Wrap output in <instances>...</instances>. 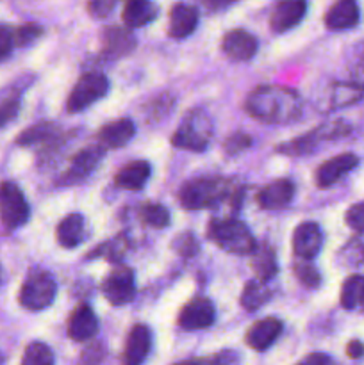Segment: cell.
I'll return each mask as SVG.
<instances>
[{"label": "cell", "mask_w": 364, "mask_h": 365, "mask_svg": "<svg viewBox=\"0 0 364 365\" xmlns=\"http://www.w3.org/2000/svg\"><path fill=\"white\" fill-rule=\"evenodd\" d=\"M239 355L236 351H221L206 360L203 365H238Z\"/></svg>", "instance_id": "obj_44"}, {"label": "cell", "mask_w": 364, "mask_h": 365, "mask_svg": "<svg viewBox=\"0 0 364 365\" xmlns=\"http://www.w3.org/2000/svg\"><path fill=\"white\" fill-rule=\"evenodd\" d=\"M86 234V221L84 216L79 212L68 214L59 225H57L56 237L63 248H77L82 242Z\"/></svg>", "instance_id": "obj_24"}, {"label": "cell", "mask_w": 364, "mask_h": 365, "mask_svg": "<svg viewBox=\"0 0 364 365\" xmlns=\"http://www.w3.org/2000/svg\"><path fill=\"white\" fill-rule=\"evenodd\" d=\"M257 38L243 29H234L227 32L221 41V50L231 57L232 61H248L257 53Z\"/></svg>", "instance_id": "obj_14"}, {"label": "cell", "mask_w": 364, "mask_h": 365, "mask_svg": "<svg viewBox=\"0 0 364 365\" xmlns=\"http://www.w3.org/2000/svg\"><path fill=\"white\" fill-rule=\"evenodd\" d=\"M359 6L352 0H341L335 2L325 14V25L330 31H345V29L353 27L359 21Z\"/></svg>", "instance_id": "obj_22"}, {"label": "cell", "mask_w": 364, "mask_h": 365, "mask_svg": "<svg viewBox=\"0 0 364 365\" xmlns=\"http://www.w3.org/2000/svg\"><path fill=\"white\" fill-rule=\"evenodd\" d=\"M246 113L261 123H293L302 114V100L298 93L282 86H259L245 102Z\"/></svg>", "instance_id": "obj_1"}, {"label": "cell", "mask_w": 364, "mask_h": 365, "mask_svg": "<svg viewBox=\"0 0 364 365\" xmlns=\"http://www.w3.org/2000/svg\"><path fill=\"white\" fill-rule=\"evenodd\" d=\"M363 88L359 84H335L334 93H332V107L338 109V107L355 103L363 96Z\"/></svg>", "instance_id": "obj_32"}, {"label": "cell", "mask_w": 364, "mask_h": 365, "mask_svg": "<svg viewBox=\"0 0 364 365\" xmlns=\"http://www.w3.org/2000/svg\"><path fill=\"white\" fill-rule=\"evenodd\" d=\"M295 277L307 287H318L321 284V277L314 266L307 262H300L295 266Z\"/></svg>", "instance_id": "obj_36"}, {"label": "cell", "mask_w": 364, "mask_h": 365, "mask_svg": "<svg viewBox=\"0 0 364 365\" xmlns=\"http://www.w3.org/2000/svg\"><path fill=\"white\" fill-rule=\"evenodd\" d=\"M271 298V292L263 282H248L241 292V307L245 310H259Z\"/></svg>", "instance_id": "obj_30"}, {"label": "cell", "mask_w": 364, "mask_h": 365, "mask_svg": "<svg viewBox=\"0 0 364 365\" xmlns=\"http://www.w3.org/2000/svg\"><path fill=\"white\" fill-rule=\"evenodd\" d=\"M57 294V284L46 271H32L20 289V305L38 312L49 309Z\"/></svg>", "instance_id": "obj_5"}, {"label": "cell", "mask_w": 364, "mask_h": 365, "mask_svg": "<svg viewBox=\"0 0 364 365\" xmlns=\"http://www.w3.org/2000/svg\"><path fill=\"white\" fill-rule=\"evenodd\" d=\"M348 125H345L343 121H335V123L321 125L316 130L309 132L305 135H300V138L293 139V141L285 143V145L278 146V152L285 153V155H303V153H309L316 148V145L323 141H330V139L343 138L345 134H348Z\"/></svg>", "instance_id": "obj_8"}, {"label": "cell", "mask_w": 364, "mask_h": 365, "mask_svg": "<svg viewBox=\"0 0 364 365\" xmlns=\"http://www.w3.org/2000/svg\"><path fill=\"white\" fill-rule=\"evenodd\" d=\"M159 13V7L153 2H146V0H131L125 4L123 13H121V20H123L125 27L138 29L145 27L150 21H153Z\"/></svg>", "instance_id": "obj_25"}, {"label": "cell", "mask_w": 364, "mask_h": 365, "mask_svg": "<svg viewBox=\"0 0 364 365\" xmlns=\"http://www.w3.org/2000/svg\"><path fill=\"white\" fill-rule=\"evenodd\" d=\"M282 323L277 317H266L252 324L246 334V344L256 351H266L280 337Z\"/></svg>", "instance_id": "obj_18"}, {"label": "cell", "mask_w": 364, "mask_h": 365, "mask_svg": "<svg viewBox=\"0 0 364 365\" xmlns=\"http://www.w3.org/2000/svg\"><path fill=\"white\" fill-rule=\"evenodd\" d=\"M54 353L43 342H31L25 348L24 359H21V365H54Z\"/></svg>", "instance_id": "obj_31"}, {"label": "cell", "mask_w": 364, "mask_h": 365, "mask_svg": "<svg viewBox=\"0 0 364 365\" xmlns=\"http://www.w3.org/2000/svg\"><path fill=\"white\" fill-rule=\"evenodd\" d=\"M125 252H127V239H125L123 235H120V237L113 239V241H107L106 245H102L98 250H95V255L106 257L111 262H118V260L125 255Z\"/></svg>", "instance_id": "obj_34"}, {"label": "cell", "mask_w": 364, "mask_h": 365, "mask_svg": "<svg viewBox=\"0 0 364 365\" xmlns=\"http://www.w3.org/2000/svg\"><path fill=\"white\" fill-rule=\"evenodd\" d=\"M321 246H323V234H321V228L318 227V223L305 221L295 228L293 252L298 259L313 260L321 252Z\"/></svg>", "instance_id": "obj_11"}, {"label": "cell", "mask_w": 364, "mask_h": 365, "mask_svg": "<svg viewBox=\"0 0 364 365\" xmlns=\"http://www.w3.org/2000/svg\"><path fill=\"white\" fill-rule=\"evenodd\" d=\"M109 91V78L100 71H89L84 73L74 86L71 93L68 95L66 109L70 113H81L88 109L95 102L107 95Z\"/></svg>", "instance_id": "obj_6"}, {"label": "cell", "mask_w": 364, "mask_h": 365, "mask_svg": "<svg viewBox=\"0 0 364 365\" xmlns=\"http://www.w3.org/2000/svg\"><path fill=\"white\" fill-rule=\"evenodd\" d=\"M341 305L346 310H357L364 307V277L352 274L341 287Z\"/></svg>", "instance_id": "obj_29"}, {"label": "cell", "mask_w": 364, "mask_h": 365, "mask_svg": "<svg viewBox=\"0 0 364 365\" xmlns=\"http://www.w3.org/2000/svg\"><path fill=\"white\" fill-rule=\"evenodd\" d=\"M98 331V319L89 305H79L68 321V337L75 342H86Z\"/></svg>", "instance_id": "obj_15"}, {"label": "cell", "mask_w": 364, "mask_h": 365, "mask_svg": "<svg viewBox=\"0 0 364 365\" xmlns=\"http://www.w3.org/2000/svg\"><path fill=\"white\" fill-rule=\"evenodd\" d=\"M231 196V185L223 178L203 177L193 178L182 185L178 202L188 210H200L216 207Z\"/></svg>", "instance_id": "obj_2"}, {"label": "cell", "mask_w": 364, "mask_h": 365, "mask_svg": "<svg viewBox=\"0 0 364 365\" xmlns=\"http://www.w3.org/2000/svg\"><path fill=\"white\" fill-rule=\"evenodd\" d=\"M213 138V123L203 110H191L178 125L177 132L171 138L175 148L189 150V152H203Z\"/></svg>", "instance_id": "obj_4"}, {"label": "cell", "mask_w": 364, "mask_h": 365, "mask_svg": "<svg viewBox=\"0 0 364 365\" xmlns=\"http://www.w3.org/2000/svg\"><path fill=\"white\" fill-rule=\"evenodd\" d=\"M29 214H31V209L21 189L13 182H2L0 184V220L6 225V228L14 230L25 225Z\"/></svg>", "instance_id": "obj_7"}, {"label": "cell", "mask_w": 364, "mask_h": 365, "mask_svg": "<svg viewBox=\"0 0 364 365\" xmlns=\"http://www.w3.org/2000/svg\"><path fill=\"white\" fill-rule=\"evenodd\" d=\"M250 146H252V138L243 132H236L223 143V150L227 152V155H238V153L248 150Z\"/></svg>", "instance_id": "obj_37"}, {"label": "cell", "mask_w": 364, "mask_h": 365, "mask_svg": "<svg viewBox=\"0 0 364 365\" xmlns=\"http://www.w3.org/2000/svg\"><path fill=\"white\" fill-rule=\"evenodd\" d=\"M0 364H2V355H0Z\"/></svg>", "instance_id": "obj_49"}, {"label": "cell", "mask_w": 364, "mask_h": 365, "mask_svg": "<svg viewBox=\"0 0 364 365\" xmlns=\"http://www.w3.org/2000/svg\"><path fill=\"white\" fill-rule=\"evenodd\" d=\"M152 175V166L146 160H132L127 166L121 168L118 175L114 177L118 187L127 189V191H139L145 187Z\"/></svg>", "instance_id": "obj_21"}, {"label": "cell", "mask_w": 364, "mask_h": 365, "mask_svg": "<svg viewBox=\"0 0 364 365\" xmlns=\"http://www.w3.org/2000/svg\"><path fill=\"white\" fill-rule=\"evenodd\" d=\"M296 365H335V362L330 356L325 355V353H310V355H307L302 362Z\"/></svg>", "instance_id": "obj_45"}, {"label": "cell", "mask_w": 364, "mask_h": 365, "mask_svg": "<svg viewBox=\"0 0 364 365\" xmlns=\"http://www.w3.org/2000/svg\"><path fill=\"white\" fill-rule=\"evenodd\" d=\"M346 353H348L350 359H360L364 355V344L359 341H352L346 346Z\"/></svg>", "instance_id": "obj_46"}, {"label": "cell", "mask_w": 364, "mask_h": 365, "mask_svg": "<svg viewBox=\"0 0 364 365\" xmlns=\"http://www.w3.org/2000/svg\"><path fill=\"white\" fill-rule=\"evenodd\" d=\"M175 250H177L181 255L184 257H191L198 252V241L193 237L191 234H182L175 239Z\"/></svg>", "instance_id": "obj_41"}, {"label": "cell", "mask_w": 364, "mask_h": 365, "mask_svg": "<svg viewBox=\"0 0 364 365\" xmlns=\"http://www.w3.org/2000/svg\"><path fill=\"white\" fill-rule=\"evenodd\" d=\"M141 220L145 221L148 227L153 228H164L170 225V212L161 203H148L141 209Z\"/></svg>", "instance_id": "obj_33"}, {"label": "cell", "mask_w": 364, "mask_h": 365, "mask_svg": "<svg viewBox=\"0 0 364 365\" xmlns=\"http://www.w3.org/2000/svg\"><path fill=\"white\" fill-rule=\"evenodd\" d=\"M346 225L357 232H364V203H355L346 210Z\"/></svg>", "instance_id": "obj_40"}, {"label": "cell", "mask_w": 364, "mask_h": 365, "mask_svg": "<svg viewBox=\"0 0 364 365\" xmlns=\"http://www.w3.org/2000/svg\"><path fill=\"white\" fill-rule=\"evenodd\" d=\"M102 292L107 302L114 307H121L125 303H131L136 294L134 273L128 267H116L111 271L109 277L103 280Z\"/></svg>", "instance_id": "obj_9"}, {"label": "cell", "mask_w": 364, "mask_h": 365, "mask_svg": "<svg viewBox=\"0 0 364 365\" xmlns=\"http://www.w3.org/2000/svg\"><path fill=\"white\" fill-rule=\"evenodd\" d=\"M198 25V11L195 6H189V4H175L170 11V32L171 38L182 39L188 38L189 34H193Z\"/></svg>", "instance_id": "obj_19"}, {"label": "cell", "mask_w": 364, "mask_h": 365, "mask_svg": "<svg viewBox=\"0 0 364 365\" xmlns=\"http://www.w3.org/2000/svg\"><path fill=\"white\" fill-rule=\"evenodd\" d=\"M152 348V334L145 324H136L128 331L127 342H125L121 365H143Z\"/></svg>", "instance_id": "obj_12"}, {"label": "cell", "mask_w": 364, "mask_h": 365, "mask_svg": "<svg viewBox=\"0 0 364 365\" xmlns=\"http://www.w3.org/2000/svg\"><path fill=\"white\" fill-rule=\"evenodd\" d=\"M114 6L116 4L113 0H93V2L88 4V11L91 13V16L106 18L114 9Z\"/></svg>", "instance_id": "obj_42"}, {"label": "cell", "mask_w": 364, "mask_h": 365, "mask_svg": "<svg viewBox=\"0 0 364 365\" xmlns=\"http://www.w3.org/2000/svg\"><path fill=\"white\" fill-rule=\"evenodd\" d=\"M173 365H202V364L193 362V360H184V362H177V364H173Z\"/></svg>", "instance_id": "obj_47"}, {"label": "cell", "mask_w": 364, "mask_h": 365, "mask_svg": "<svg viewBox=\"0 0 364 365\" xmlns=\"http://www.w3.org/2000/svg\"><path fill=\"white\" fill-rule=\"evenodd\" d=\"M207 235L213 239L221 250L234 255H252L257 248L256 239L243 221L236 217L213 220L207 227Z\"/></svg>", "instance_id": "obj_3"}, {"label": "cell", "mask_w": 364, "mask_h": 365, "mask_svg": "<svg viewBox=\"0 0 364 365\" xmlns=\"http://www.w3.org/2000/svg\"><path fill=\"white\" fill-rule=\"evenodd\" d=\"M252 269L256 273V277L259 278V282H270L271 278L277 277L278 264L277 257L271 246L261 245L253 250L252 253Z\"/></svg>", "instance_id": "obj_27"}, {"label": "cell", "mask_w": 364, "mask_h": 365, "mask_svg": "<svg viewBox=\"0 0 364 365\" xmlns=\"http://www.w3.org/2000/svg\"><path fill=\"white\" fill-rule=\"evenodd\" d=\"M43 34L41 27L39 25H21V27H18L16 31H14V41H16V45L24 46V45H31L34 39H38L39 36Z\"/></svg>", "instance_id": "obj_38"}, {"label": "cell", "mask_w": 364, "mask_h": 365, "mask_svg": "<svg viewBox=\"0 0 364 365\" xmlns=\"http://www.w3.org/2000/svg\"><path fill=\"white\" fill-rule=\"evenodd\" d=\"M57 135L59 130L54 123H38L21 132L16 143L20 146H49L57 141Z\"/></svg>", "instance_id": "obj_28"}, {"label": "cell", "mask_w": 364, "mask_h": 365, "mask_svg": "<svg viewBox=\"0 0 364 365\" xmlns=\"http://www.w3.org/2000/svg\"><path fill=\"white\" fill-rule=\"evenodd\" d=\"M103 359V348L100 344H93L81 355V365H98Z\"/></svg>", "instance_id": "obj_43"}, {"label": "cell", "mask_w": 364, "mask_h": 365, "mask_svg": "<svg viewBox=\"0 0 364 365\" xmlns=\"http://www.w3.org/2000/svg\"><path fill=\"white\" fill-rule=\"evenodd\" d=\"M136 134V125L131 118H120L116 121L103 125L98 132V141L107 148H121Z\"/></svg>", "instance_id": "obj_20"}, {"label": "cell", "mask_w": 364, "mask_h": 365, "mask_svg": "<svg viewBox=\"0 0 364 365\" xmlns=\"http://www.w3.org/2000/svg\"><path fill=\"white\" fill-rule=\"evenodd\" d=\"M216 319V310L211 299L198 296L193 298L178 314V327L184 330H203Z\"/></svg>", "instance_id": "obj_10"}, {"label": "cell", "mask_w": 364, "mask_h": 365, "mask_svg": "<svg viewBox=\"0 0 364 365\" xmlns=\"http://www.w3.org/2000/svg\"><path fill=\"white\" fill-rule=\"evenodd\" d=\"M357 164H359V157H357L355 153H341V155L323 163L316 171L318 187H332L335 182H339L345 175H348L353 168H357Z\"/></svg>", "instance_id": "obj_13"}, {"label": "cell", "mask_w": 364, "mask_h": 365, "mask_svg": "<svg viewBox=\"0 0 364 365\" xmlns=\"http://www.w3.org/2000/svg\"><path fill=\"white\" fill-rule=\"evenodd\" d=\"M136 46L134 36L128 29L109 27L103 32V53L111 57H120L131 52Z\"/></svg>", "instance_id": "obj_26"}, {"label": "cell", "mask_w": 364, "mask_h": 365, "mask_svg": "<svg viewBox=\"0 0 364 365\" xmlns=\"http://www.w3.org/2000/svg\"><path fill=\"white\" fill-rule=\"evenodd\" d=\"M0 282H2V269H0Z\"/></svg>", "instance_id": "obj_48"}, {"label": "cell", "mask_w": 364, "mask_h": 365, "mask_svg": "<svg viewBox=\"0 0 364 365\" xmlns=\"http://www.w3.org/2000/svg\"><path fill=\"white\" fill-rule=\"evenodd\" d=\"M18 113H20V95L14 93V95L6 96L0 102V127L11 123L18 116Z\"/></svg>", "instance_id": "obj_35"}, {"label": "cell", "mask_w": 364, "mask_h": 365, "mask_svg": "<svg viewBox=\"0 0 364 365\" xmlns=\"http://www.w3.org/2000/svg\"><path fill=\"white\" fill-rule=\"evenodd\" d=\"M295 195V185L288 178H280L271 184L264 185L259 192H257V203L261 209L264 210H278L282 207L289 205Z\"/></svg>", "instance_id": "obj_16"}, {"label": "cell", "mask_w": 364, "mask_h": 365, "mask_svg": "<svg viewBox=\"0 0 364 365\" xmlns=\"http://www.w3.org/2000/svg\"><path fill=\"white\" fill-rule=\"evenodd\" d=\"M307 4L302 0H288V2H280L275 6L273 13H271L270 25L273 32L280 34V32H288L295 25L302 21L305 16Z\"/></svg>", "instance_id": "obj_17"}, {"label": "cell", "mask_w": 364, "mask_h": 365, "mask_svg": "<svg viewBox=\"0 0 364 365\" xmlns=\"http://www.w3.org/2000/svg\"><path fill=\"white\" fill-rule=\"evenodd\" d=\"M103 155L102 146H89V148L81 150L79 153H75L74 159H71L70 168H68L66 180L68 182H79L82 178L88 177L93 170L96 168V164L100 163Z\"/></svg>", "instance_id": "obj_23"}, {"label": "cell", "mask_w": 364, "mask_h": 365, "mask_svg": "<svg viewBox=\"0 0 364 365\" xmlns=\"http://www.w3.org/2000/svg\"><path fill=\"white\" fill-rule=\"evenodd\" d=\"M14 46H16V41H14V31L11 27H7V25L0 24V63L9 57V53L13 52Z\"/></svg>", "instance_id": "obj_39"}]
</instances>
